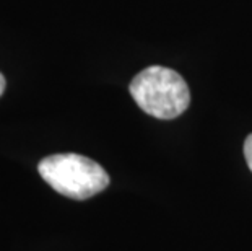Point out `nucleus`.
Instances as JSON below:
<instances>
[{"label":"nucleus","mask_w":252,"mask_h":251,"mask_svg":"<svg viewBox=\"0 0 252 251\" xmlns=\"http://www.w3.org/2000/svg\"><path fill=\"white\" fill-rule=\"evenodd\" d=\"M130 95L145 113L158 119H174L189 108L190 92L173 69L152 66L130 82Z\"/></svg>","instance_id":"nucleus-1"},{"label":"nucleus","mask_w":252,"mask_h":251,"mask_svg":"<svg viewBox=\"0 0 252 251\" xmlns=\"http://www.w3.org/2000/svg\"><path fill=\"white\" fill-rule=\"evenodd\" d=\"M42 179L59 194L83 201L109 186V175L94 160L78 153H56L37 165Z\"/></svg>","instance_id":"nucleus-2"},{"label":"nucleus","mask_w":252,"mask_h":251,"mask_svg":"<svg viewBox=\"0 0 252 251\" xmlns=\"http://www.w3.org/2000/svg\"><path fill=\"white\" fill-rule=\"evenodd\" d=\"M244 157H246V162H248V167L252 172V134L246 139L244 142Z\"/></svg>","instance_id":"nucleus-3"},{"label":"nucleus","mask_w":252,"mask_h":251,"mask_svg":"<svg viewBox=\"0 0 252 251\" xmlns=\"http://www.w3.org/2000/svg\"><path fill=\"white\" fill-rule=\"evenodd\" d=\"M3 90H5V77L2 75V73H0V97H2Z\"/></svg>","instance_id":"nucleus-4"}]
</instances>
